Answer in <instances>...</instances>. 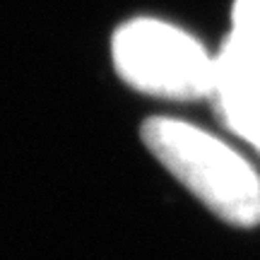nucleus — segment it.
<instances>
[{
	"label": "nucleus",
	"mask_w": 260,
	"mask_h": 260,
	"mask_svg": "<svg viewBox=\"0 0 260 260\" xmlns=\"http://www.w3.org/2000/svg\"><path fill=\"white\" fill-rule=\"evenodd\" d=\"M142 142L222 222L260 226V174L224 140L193 123L154 116L142 123Z\"/></svg>",
	"instance_id": "obj_1"
},
{
	"label": "nucleus",
	"mask_w": 260,
	"mask_h": 260,
	"mask_svg": "<svg viewBox=\"0 0 260 260\" xmlns=\"http://www.w3.org/2000/svg\"><path fill=\"white\" fill-rule=\"evenodd\" d=\"M116 73L138 92L159 99H210L214 56L186 29L164 19L138 17L116 29L111 41Z\"/></svg>",
	"instance_id": "obj_2"
},
{
	"label": "nucleus",
	"mask_w": 260,
	"mask_h": 260,
	"mask_svg": "<svg viewBox=\"0 0 260 260\" xmlns=\"http://www.w3.org/2000/svg\"><path fill=\"white\" fill-rule=\"evenodd\" d=\"M210 102L219 121L260 152V48L234 31L214 56Z\"/></svg>",
	"instance_id": "obj_3"
},
{
	"label": "nucleus",
	"mask_w": 260,
	"mask_h": 260,
	"mask_svg": "<svg viewBox=\"0 0 260 260\" xmlns=\"http://www.w3.org/2000/svg\"><path fill=\"white\" fill-rule=\"evenodd\" d=\"M232 22L236 37L260 48V0H234Z\"/></svg>",
	"instance_id": "obj_4"
}]
</instances>
